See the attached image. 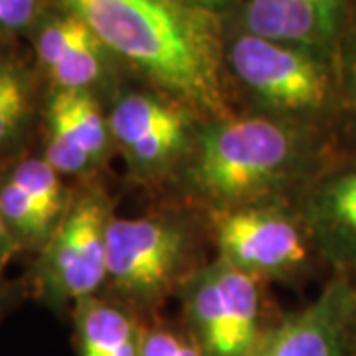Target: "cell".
I'll return each instance as SVG.
<instances>
[{
  "label": "cell",
  "instance_id": "cell-14",
  "mask_svg": "<svg viewBox=\"0 0 356 356\" xmlns=\"http://www.w3.org/2000/svg\"><path fill=\"white\" fill-rule=\"evenodd\" d=\"M79 356H140L143 325L125 307L99 297L74 305Z\"/></svg>",
  "mask_w": 356,
  "mask_h": 356
},
{
  "label": "cell",
  "instance_id": "cell-20",
  "mask_svg": "<svg viewBox=\"0 0 356 356\" xmlns=\"http://www.w3.org/2000/svg\"><path fill=\"white\" fill-rule=\"evenodd\" d=\"M182 4L196 8L200 13L214 14L218 18H222L224 14L238 10V6L242 4V0H180Z\"/></svg>",
  "mask_w": 356,
  "mask_h": 356
},
{
  "label": "cell",
  "instance_id": "cell-12",
  "mask_svg": "<svg viewBox=\"0 0 356 356\" xmlns=\"http://www.w3.org/2000/svg\"><path fill=\"white\" fill-rule=\"evenodd\" d=\"M44 159L62 177L86 175L107 156L111 131L97 95L51 89L44 105Z\"/></svg>",
  "mask_w": 356,
  "mask_h": 356
},
{
  "label": "cell",
  "instance_id": "cell-17",
  "mask_svg": "<svg viewBox=\"0 0 356 356\" xmlns=\"http://www.w3.org/2000/svg\"><path fill=\"white\" fill-rule=\"evenodd\" d=\"M337 107L356 127V14L348 18L334 51Z\"/></svg>",
  "mask_w": 356,
  "mask_h": 356
},
{
  "label": "cell",
  "instance_id": "cell-13",
  "mask_svg": "<svg viewBox=\"0 0 356 356\" xmlns=\"http://www.w3.org/2000/svg\"><path fill=\"white\" fill-rule=\"evenodd\" d=\"M350 18V0H242L240 30L301 46L334 60Z\"/></svg>",
  "mask_w": 356,
  "mask_h": 356
},
{
  "label": "cell",
  "instance_id": "cell-4",
  "mask_svg": "<svg viewBox=\"0 0 356 356\" xmlns=\"http://www.w3.org/2000/svg\"><path fill=\"white\" fill-rule=\"evenodd\" d=\"M192 238L177 218H111L107 226V281L131 303L153 307L180 289L194 269Z\"/></svg>",
  "mask_w": 356,
  "mask_h": 356
},
{
  "label": "cell",
  "instance_id": "cell-9",
  "mask_svg": "<svg viewBox=\"0 0 356 356\" xmlns=\"http://www.w3.org/2000/svg\"><path fill=\"white\" fill-rule=\"evenodd\" d=\"M299 218L334 275H356V159L332 166L307 184Z\"/></svg>",
  "mask_w": 356,
  "mask_h": 356
},
{
  "label": "cell",
  "instance_id": "cell-6",
  "mask_svg": "<svg viewBox=\"0 0 356 356\" xmlns=\"http://www.w3.org/2000/svg\"><path fill=\"white\" fill-rule=\"evenodd\" d=\"M111 204L102 188H89L70 202L64 220L40 250L36 289L50 305L93 297L107 281V226Z\"/></svg>",
  "mask_w": 356,
  "mask_h": 356
},
{
  "label": "cell",
  "instance_id": "cell-25",
  "mask_svg": "<svg viewBox=\"0 0 356 356\" xmlns=\"http://www.w3.org/2000/svg\"><path fill=\"white\" fill-rule=\"evenodd\" d=\"M6 261H8V259H6V257H2V255H0V269H2V267L6 266Z\"/></svg>",
  "mask_w": 356,
  "mask_h": 356
},
{
  "label": "cell",
  "instance_id": "cell-15",
  "mask_svg": "<svg viewBox=\"0 0 356 356\" xmlns=\"http://www.w3.org/2000/svg\"><path fill=\"white\" fill-rule=\"evenodd\" d=\"M0 212L20 250L40 252L64 220L54 216L13 168L0 180Z\"/></svg>",
  "mask_w": 356,
  "mask_h": 356
},
{
  "label": "cell",
  "instance_id": "cell-3",
  "mask_svg": "<svg viewBox=\"0 0 356 356\" xmlns=\"http://www.w3.org/2000/svg\"><path fill=\"white\" fill-rule=\"evenodd\" d=\"M226 72L267 115L315 125L337 105L334 60L238 30L226 42Z\"/></svg>",
  "mask_w": 356,
  "mask_h": 356
},
{
  "label": "cell",
  "instance_id": "cell-2",
  "mask_svg": "<svg viewBox=\"0 0 356 356\" xmlns=\"http://www.w3.org/2000/svg\"><path fill=\"white\" fill-rule=\"evenodd\" d=\"M315 125L271 115L210 119L198 127L182 184L212 212L269 204L318 168Z\"/></svg>",
  "mask_w": 356,
  "mask_h": 356
},
{
  "label": "cell",
  "instance_id": "cell-23",
  "mask_svg": "<svg viewBox=\"0 0 356 356\" xmlns=\"http://www.w3.org/2000/svg\"><path fill=\"white\" fill-rule=\"evenodd\" d=\"M267 334V332H266ZM266 334L261 337V341L257 343V346H255L254 350L250 353V355H245V356H266Z\"/></svg>",
  "mask_w": 356,
  "mask_h": 356
},
{
  "label": "cell",
  "instance_id": "cell-8",
  "mask_svg": "<svg viewBox=\"0 0 356 356\" xmlns=\"http://www.w3.org/2000/svg\"><path fill=\"white\" fill-rule=\"evenodd\" d=\"M212 220L220 257L257 280L303 269L315 250L299 214L271 202L212 212Z\"/></svg>",
  "mask_w": 356,
  "mask_h": 356
},
{
  "label": "cell",
  "instance_id": "cell-22",
  "mask_svg": "<svg viewBox=\"0 0 356 356\" xmlns=\"http://www.w3.org/2000/svg\"><path fill=\"white\" fill-rule=\"evenodd\" d=\"M8 303H10V299H8V293L2 289V285H0V318L4 317V313H6V309H8Z\"/></svg>",
  "mask_w": 356,
  "mask_h": 356
},
{
  "label": "cell",
  "instance_id": "cell-18",
  "mask_svg": "<svg viewBox=\"0 0 356 356\" xmlns=\"http://www.w3.org/2000/svg\"><path fill=\"white\" fill-rule=\"evenodd\" d=\"M140 356H206L200 344L194 341L191 332L166 329V327H151L143 329L140 341Z\"/></svg>",
  "mask_w": 356,
  "mask_h": 356
},
{
  "label": "cell",
  "instance_id": "cell-10",
  "mask_svg": "<svg viewBox=\"0 0 356 356\" xmlns=\"http://www.w3.org/2000/svg\"><path fill=\"white\" fill-rule=\"evenodd\" d=\"M36 62L50 79L51 89L93 93L109 74L113 54L77 16L54 6L46 8L28 32Z\"/></svg>",
  "mask_w": 356,
  "mask_h": 356
},
{
  "label": "cell",
  "instance_id": "cell-5",
  "mask_svg": "<svg viewBox=\"0 0 356 356\" xmlns=\"http://www.w3.org/2000/svg\"><path fill=\"white\" fill-rule=\"evenodd\" d=\"M188 332L206 356H245L261 332V280L218 257L180 285Z\"/></svg>",
  "mask_w": 356,
  "mask_h": 356
},
{
  "label": "cell",
  "instance_id": "cell-21",
  "mask_svg": "<svg viewBox=\"0 0 356 356\" xmlns=\"http://www.w3.org/2000/svg\"><path fill=\"white\" fill-rule=\"evenodd\" d=\"M16 252H20V248H18V243L14 242L13 234H10V229H8L4 218H2V212H0V255L10 259Z\"/></svg>",
  "mask_w": 356,
  "mask_h": 356
},
{
  "label": "cell",
  "instance_id": "cell-7",
  "mask_svg": "<svg viewBox=\"0 0 356 356\" xmlns=\"http://www.w3.org/2000/svg\"><path fill=\"white\" fill-rule=\"evenodd\" d=\"M107 121L131 175L143 180L182 168L198 133L192 109L151 91L123 93Z\"/></svg>",
  "mask_w": 356,
  "mask_h": 356
},
{
  "label": "cell",
  "instance_id": "cell-11",
  "mask_svg": "<svg viewBox=\"0 0 356 356\" xmlns=\"http://www.w3.org/2000/svg\"><path fill=\"white\" fill-rule=\"evenodd\" d=\"M356 281L334 275L317 299L266 334V356H355Z\"/></svg>",
  "mask_w": 356,
  "mask_h": 356
},
{
  "label": "cell",
  "instance_id": "cell-16",
  "mask_svg": "<svg viewBox=\"0 0 356 356\" xmlns=\"http://www.w3.org/2000/svg\"><path fill=\"white\" fill-rule=\"evenodd\" d=\"M34 115V76L16 56L0 50V154L24 137Z\"/></svg>",
  "mask_w": 356,
  "mask_h": 356
},
{
  "label": "cell",
  "instance_id": "cell-19",
  "mask_svg": "<svg viewBox=\"0 0 356 356\" xmlns=\"http://www.w3.org/2000/svg\"><path fill=\"white\" fill-rule=\"evenodd\" d=\"M44 10V0H0V38L30 32Z\"/></svg>",
  "mask_w": 356,
  "mask_h": 356
},
{
  "label": "cell",
  "instance_id": "cell-1",
  "mask_svg": "<svg viewBox=\"0 0 356 356\" xmlns=\"http://www.w3.org/2000/svg\"><path fill=\"white\" fill-rule=\"evenodd\" d=\"M77 16L102 44L194 113L232 115L224 26L180 0H51Z\"/></svg>",
  "mask_w": 356,
  "mask_h": 356
},
{
  "label": "cell",
  "instance_id": "cell-24",
  "mask_svg": "<svg viewBox=\"0 0 356 356\" xmlns=\"http://www.w3.org/2000/svg\"><path fill=\"white\" fill-rule=\"evenodd\" d=\"M353 350L356 356V303H355V315H353Z\"/></svg>",
  "mask_w": 356,
  "mask_h": 356
}]
</instances>
